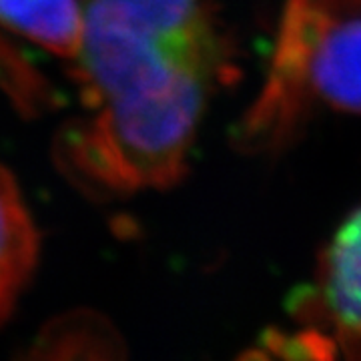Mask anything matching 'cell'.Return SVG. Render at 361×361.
Here are the masks:
<instances>
[{
    "label": "cell",
    "mask_w": 361,
    "mask_h": 361,
    "mask_svg": "<svg viewBox=\"0 0 361 361\" xmlns=\"http://www.w3.org/2000/svg\"><path fill=\"white\" fill-rule=\"evenodd\" d=\"M235 49L211 0H92L75 77L82 127L118 167H187L209 99L237 80Z\"/></svg>",
    "instance_id": "6da1fadb"
},
{
    "label": "cell",
    "mask_w": 361,
    "mask_h": 361,
    "mask_svg": "<svg viewBox=\"0 0 361 361\" xmlns=\"http://www.w3.org/2000/svg\"><path fill=\"white\" fill-rule=\"evenodd\" d=\"M322 106L361 115V0H285L269 71L235 145L279 153Z\"/></svg>",
    "instance_id": "7a4b0ae2"
},
{
    "label": "cell",
    "mask_w": 361,
    "mask_h": 361,
    "mask_svg": "<svg viewBox=\"0 0 361 361\" xmlns=\"http://www.w3.org/2000/svg\"><path fill=\"white\" fill-rule=\"evenodd\" d=\"M351 353H361V207L337 229L310 297Z\"/></svg>",
    "instance_id": "3957f363"
},
{
    "label": "cell",
    "mask_w": 361,
    "mask_h": 361,
    "mask_svg": "<svg viewBox=\"0 0 361 361\" xmlns=\"http://www.w3.org/2000/svg\"><path fill=\"white\" fill-rule=\"evenodd\" d=\"M39 253V233L13 175L0 165V322L8 315Z\"/></svg>",
    "instance_id": "277c9868"
},
{
    "label": "cell",
    "mask_w": 361,
    "mask_h": 361,
    "mask_svg": "<svg viewBox=\"0 0 361 361\" xmlns=\"http://www.w3.org/2000/svg\"><path fill=\"white\" fill-rule=\"evenodd\" d=\"M0 25L73 61L85 37V13L78 0H0Z\"/></svg>",
    "instance_id": "5b68a950"
}]
</instances>
